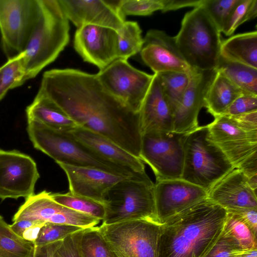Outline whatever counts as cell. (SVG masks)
I'll use <instances>...</instances> for the list:
<instances>
[{"mask_svg": "<svg viewBox=\"0 0 257 257\" xmlns=\"http://www.w3.org/2000/svg\"><path fill=\"white\" fill-rule=\"evenodd\" d=\"M39 90L78 126L105 137L140 159L139 112L108 92L95 74L71 68L49 70L43 73Z\"/></svg>", "mask_w": 257, "mask_h": 257, "instance_id": "6da1fadb", "label": "cell"}, {"mask_svg": "<svg viewBox=\"0 0 257 257\" xmlns=\"http://www.w3.org/2000/svg\"><path fill=\"white\" fill-rule=\"evenodd\" d=\"M227 212L208 198L161 224L158 257H204L219 238Z\"/></svg>", "mask_w": 257, "mask_h": 257, "instance_id": "7a4b0ae2", "label": "cell"}, {"mask_svg": "<svg viewBox=\"0 0 257 257\" xmlns=\"http://www.w3.org/2000/svg\"><path fill=\"white\" fill-rule=\"evenodd\" d=\"M27 121V130L34 147L57 163L95 168L123 177L140 173L102 156L77 140L70 132L56 130L36 121Z\"/></svg>", "mask_w": 257, "mask_h": 257, "instance_id": "3957f363", "label": "cell"}, {"mask_svg": "<svg viewBox=\"0 0 257 257\" xmlns=\"http://www.w3.org/2000/svg\"><path fill=\"white\" fill-rule=\"evenodd\" d=\"M37 18L24 52L28 80L54 61L69 43L70 26L58 0H37Z\"/></svg>", "mask_w": 257, "mask_h": 257, "instance_id": "277c9868", "label": "cell"}, {"mask_svg": "<svg viewBox=\"0 0 257 257\" xmlns=\"http://www.w3.org/2000/svg\"><path fill=\"white\" fill-rule=\"evenodd\" d=\"M174 38L191 70L216 68L220 56L221 32L203 7H195L184 15Z\"/></svg>", "mask_w": 257, "mask_h": 257, "instance_id": "5b68a950", "label": "cell"}, {"mask_svg": "<svg viewBox=\"0 0 257 257\" xmlns=\"http://www.w3.org/2000/svg\"><path fill=\"white\" fill-rule=\"evenodd\" d=\"M234 169L222 151L210 139L207 125L189 133L184 145L181 179L208 192Z\"/></svg>", "mask_w": 257, "mask_h": 257, "instance_id": "8992f818", "label": "cell"}, {"mask_svg": "<svg viewBox=\"0 0 257 257\" xmlns=\"http://www.w3.org/2000/svg\"><path fill=\"white\" fill-rule=\"evenodd\" d=\"M155 183L146 172L123 178L105 194V215L103 224L147 219L158 222L154 195Z\"/></svg>", "mask_w": 257, "mask_h": 257, "instance_id": "52a82bcc", "label": "cell"}, {"mask_svg": "<svg viewBox=\"0 0 257 257\" xmlns=\"http://www.w3.org/2000/svg\"><path fill=\"white\" fill-rule=\"evenodd\" d=\"M161 224L147 219L98 226L113 257H158Z\"/></svg>", "mask_w": 257, "mask_h": 257, "instance_id": "ba28073f", "label": "cell"}, {"mask_svg": "<svg viewBox=\"0 0 257 257\" xmlns=\"http://www.w3.org/2000/svg\"><path fill=\"white\" fill-rule=\"evenodd\" d=\"M188 134L151 131L142 134L140 159L151 167L156 181L181 179Z\"/></svg>", "mask_w": 257, "mask_h": 257, "instance_id": "9c48e42d", "label": "cell"}, {"mask_svg": "<svg viewBox=\"0 0 257 257\" xmlns=\"http://www.w3.org/2000/svg\"><path fill=\"white\" fill-rule=\"evenodd\" d=\"M95 75L108 92L136 112H139L154 76L122 59H116Z\"/></svg>", "mask_w": 257, "mask_h": 257, "instance_id": "30bf717a", "label": "cell"}, {"mask_svg": "<svg viewBox=\"0 0 257 257\" xmlns=\"http://www.w3.org/2000/svg\"><path fill=\"white\" fill-rule=\"evenodd\" d=\"M37 0H0V32L7 59L23 52L34 27Z\"/></svg>", "mask_w": 257, "mask_h": 257, "instance_id": "8fae6325", "label": "cell"}, {"mask_svg": "<svg viewBox=\"0 0 257 257\" xmlns=\"http://www.w3.org/2000/svg\"><path fill=\"white\" fill-rule=\"evenodd\" d=\"M39 177L36 163L30 156L17 150L0 149V199L33 195Z\"/></svg>", "mask_w": 257, "mask_h": 257, "instance_id": "7c38bea8", "label": "cell"}, {"mask_svg": "<svg viewBox=\"0 0 257 257\" xmlns=\"http://www.w3.org/2000/svg\"><path fill=\"white\" fill-rule=\"evenodd\" d=\"M29 220L43 223L70 224L87 228L96 226L100 220L72 210L56 201L46 190L26 198L14 215L13 221Z\"/></svg>", "mask_w": 257, "mask_h": 257, "instance_id": "4fadbf2b", "label": "cell"}, {"mask_svg": "<svg viewBox=\"0 0 257 257\" xmlns=\"http://www.w3.org/2000/svg\"><path fill=\"white\" fill-rule=\"evenodd\" d=\"M157 221L162 224L171 218L207 198L202 188L182 179L163 180L155 184Z\"/></svg>", "mask_w": 257, "mask_h": 257, "instance_id": "5bb4252c", "label": "cell"}, {"mask_svg": "<svg viewBox=\"0 0 257 257\" xmlns=\"http://www.w3.org/2000/svg\"><path fill=\"white\" fill-rule=\"evenodd\" d=\"M207 126L210 139L222 151L234 168L257 152V134L243 131L230 116H218Z\"/></svg>", "mask_w": 257, "mask_h": 257, "instance_id": "9a60e30c", "label": "cell"}, {"mask_svg": "<svg viewBox=\"0 0 257 257\" xmlns=\"http://www.w3.org/2000/svg\"><path fill=\"white\" fill-rule=\"evenodd\" d=\"M117 31L113 29L84 25L77 28L74 47L83 60L101 70L117 59Z\"/></svg>", "mask_w": 257, "mask_h": 257, "instance_id": "2e32d148", "label": "cell"}, {"mask_svg": "<svg viewBox=\"0 0 257 257\" xmlns=\"http://www.w3.org/2000/svg\"><path fill=\"white\" fill-rule=\"evenodd\" d=\"M140 52L143 62L154 74L167 72L190 73L191 70L182 56L174 37L159 30L147 32Z\"/></svg>", "mask_w": 257, "mask_h": 257, "instance_id": "e0dca14e", "label": "cell"}, {"mask_svg": "<svg viewBox=\"0 0 257 257\" xmlns=\"http://www.w3.org/2000/svg\"><path fill=\"white\" fill-rule=\"evenodd\" d=\"M217 72L216 69L191 70L187 87L174 113V132L187 134L199 126L198 114Z\"/></svg>", "mask_w": 257, "mask_h": 257, "instance_id": "ac0fdd59", "label": "cell"}, {"mask_svg": "<svg viewBox=\"0 0 257 257\" xmlns=\"http://www.w3.org/2000/svg\"><path fill=\"white\" fill-rule=\"evenodd\" d=\"M68 21L77 28L91 25L119 29L125 21L117 14L116 1L58 0Z\"/></svg>", "mask_w": 257, "mask_h": 257, "instance_id": "d6986e66", "label": "cell"}, {"mask_svg": "<svg viewBox=\"0 0 257 257\" xmlns=\"http://www.w3.org/2000/svg\"><path fill=\"white\" fill-rule=\"evenodd\" d=\"M207 198L227 211L257 209L256 192L251 188L246 176L237 168L219 181L208 192Z\"/></svg>", "mask_w": 257, "mask_h": 257, "instance_id": "ffe728a7", "label": "cell"}, {"mask_svg": "<svg viewBox=\"0 0 257 257\" xmlns=\"http://www.w3.org/2000/svg\"><path fill=\"white\" fill-rule=\"evenodd\" d=\"M57 164L67 176L69 192L103 204L107 190L125 178L95 168Z\"/></svg>", "mask_w": 257, "mask_h": 257, "instance_id": "44dd1931", "label": "cell"}, {"mask_svg": "<svg viewBox=\"0 0 257 257\" xmlns=\"http://www.w3.org/2000/svg\"><path fill=\"white\" fill-rule=\"evenodd\" d=\"M139 116L142 134L151 131H173V112L164 94L158 74H154Z\"/></svg>", "mask_w": 257, "mask_h": 257, "instance_id": "7402d4cb", "label": "cell"}, {"mask_svg": "<svg viewBox=\"0 0 257 257\" xmlns=\"http://www.w3.org/2000/svg\"><path fill=\"white\" fill-rule=\"evenodd\" d=\"M69 132L77 140L105 158L137 173L146 172L144 162L140 159L105 137L78 126Z\"/></svg>", "mask_w": 257, "mask_h": 257, "instance_id": "603a6c76", "label": "cell"}, {"mask_svg": "<svg viewBox=\"0 0 257 257\" xmlns=\"http://www.w3.org/2000/svg\"><path fill=\"white\" fill-rule=\"evenodd\" d=\"M27 120H33L51 128L71 131L77 125L56 103L38 90L33 102L26 109Z\"/></svg>", "mask_w": 257, "mask_h": 257, "instance_id": "cb8c5ba5", "label": "cell"}, {"mask_svg": "<svg viewBox=\"0 0 257 257\" xmlns=\"http://www.w3.org/2000/svg\"><path fill=\"white\" fill-rule=\"evenodd\" d=\"M217 71L207 92L204 106L214 118L222 115L237 98L243 94H249L237 87L221 73Z\"/></svg>", "mask_w": 257, "mask_h": 257, "instance_id": "d4e9b609", "label": "cell"}, {"mask_svg": "<svg viewBox=\"0 0 257 257\" xmlns=\"http://www.w3.org/2000/svg\"><path fill=\"white\" fill-rule=\"evenodd\" d=\"M220 56L257 69V32L237 34L222 41Z\"/></svg>", "mask_w": 257, "mask_h": 257, "instance_id": "484cf974", "label": "cell"}, {"mask_svg": "<svg viewBox=\"0 0 257 257\" xmlns=\"http://www.w3.org/2000/svg\"><path fill=\"white\" fill-rule=\"evenodd\" d=\"M216 69L244 92L257 95V69L220 56Z\"/></svg>", "mask_w": 257, "mask_h": 257, "instance_id": "4316f807", "label": "cell"}, {"mask_svg": "<svg viewBox=\"0 0 257 257\" xmlns=\"http://www.w3.org/2000/svg\"><path fill=\"white\" fill-rule=\"evenodd\" d=\"M35 246L16 234L0 215V257H31Z\"/></svg>", "mask_w": 257, "mask_h": 257, "instance_id": "83f0119b", "label": "cell"}, {"mask_svg": "<svg viewBox=\"0 0 257 257\" xmlns=\"http://www.w3.org/2000/svg\"><path fill=\"white\" fill-rule=\"evenodd\" d=\"M117 31V59L127 60L140 52L144 40L136 22L125 21Z\"/></svg>", "mask_w": 257, "mask_h": 257, "instance_id": "f1b7e54d", "label": "cell"}, {"mask_svg": "<svg viewBox=\"0 0 257 257\" xmlns=\"http://www.w3.org/2000/svg\"><path fill=\"white\" fill-rule=\"evenodd\" d=\"M190 73L167 72L158 73L162 90L173 114L178 107L190 78Z\"/></svg>", "mask_w": 257, "mask_h": 257, "instance_id": "f546056e", "label": "cell"}, {"mask_svg": "<svg viewBox=\"0 0 257 257\" xmlns=\"http://www.w3.org/2000/svg\"><path fill=\"white\" fill-rule=\"evenodd\" d=\"M52 198L58 203L72 210L90 215L103 220L105 215V208L103 203L96 200L67 193H52Z\"/></svg>", "mask_w": 257, "mask_h": 257, "instance_id": "4dcf8cb0", "label": "cell"}, {"mask_svg": "<svg viewBox=\"0 0 257 257\" xmlns=\"http://www.w3.org/2000/svg\"><path fill=\"white\" fill-rule=\"evenodd\" d=\"M80 246L82 257H113L111 250L97 226L82 230Z\"/></svg>", "mask_w": 257, "mask_h": 257, "instance_id": "1f68e13d", "label": "cell"}, {"mask_svg": "<svg viewBox=\"0 0 257 257\" xmlns=\"http://www.w3.org/2000/svg\"><path fill=\"white\" fill-rule=\"evenodd\" d=\"M25 54L23 51L9 58L0 67L2 82L5 90H10L23 85L28 80L26 69Z\"/></svg>", "mask_w": 257, "mask_h": 257, "instance_id": "d6a6232c", "label": "cell"}, {"mask_svg": "<svg viewBox=\"0 0 257 257\" xmlns=\"http://www.w3.org/2000/svg\"><path fill=\"white\" fill-rule=\"evenodd\" d=\"M222 231L242 249L257 248V235L236 215L227 212Z\"/></svg>", "mask_w": 257, "mask_h": 257, "instance_id": "836d02e7", "label": "cell"}, {"mask_svg": "<svg viewBox=\"0 0 257 257\" xmlns=\"http://www.w3.org/2000/svg\"><path fill=\"white\" fill-rule=\"evenodd\" d=\"M257 16V0H238L230 13L221 32L231 35L240 25Z\"/></svg>", "mask_w": 257, "mask_h": 257, "instance_id": "e575fe53", "label": "cell"}, {"mask_svg": "<svg viewBox=\"0 0 257 257\" xmlns=\"http://www.w3.org/2000/svg\"><path fill=\"white\" fill-rule=\"evenodd\" d=\"M165 3V0H119L117 1L116 10L125 20L127 16H146L157 11H163Z\"/></svg>", "mask_w": 257, "mask_h": 257, "instance_id": "d590c367", "label": "cell"}, {"mask_svg": "<svg viewBox=\"0 0 257 257\" xmlns=\"http://www.w3.org/2000/svg\"><path fill=\"white\" fill-rule=\"evenodd\" d=\"M83 229L73 225L47 222L41 228L34 244L39 246L62 240L67 236Z\"/></svg>", "mask_w": 257, "mask_h": 257, "instance_id": "8d00e7d4", "label": "cell"}, {"mask_svg": "<svg viewBox=\"0 0 257 257\" xmlns=\"http://www.w3.org/2000/svg\"><path fill=\"white\" fill-rule=\"evenodd\" d=\"M238 0H204L202 5L221 33L230 13Z\"/></svg>", "mask_w": 257, "mask_h": 257, "instance_id": "74e56055", "label": "cell"}, {"mask_svg": "<svg viewBox=\"0 0 257 257\" xmlns=\"http://www.w3.org/2000/svg\"><path fill=\"white\" fill-rule=\"evenodd\" d=\"M243 250L222 231L216 243L204 257H239Z\"/></svg>", "mask_w": 257, "mask_h": 257, "instance_id": "f35d334b", "label": "cell"}, {"mask_svg": "<svg viewBox=\"0 0 257 257\" xmlns=\"http://www.w3.org/2000/svg\"><path fill=\"white\" fill-rule=\"evenodd\" d=\"M83 229L72 233L62 240L55 251L54 257H82L80 241Z\"/></svg>", "mask_w": 257, "mask_h": 257, "instance_id": "ab89813d", "label": "cell"}, {"mask_svg": "<svg viewBox=\"0 0 257 257\" xmlns=\"http://www.w3.org/2000/svg\"><path fill=\"white\" fill-rule=\"evenodd\" d=\"M255 110L257 95L243 94L234 100L223 115L232 116Z\"/></svg>", "mask_w": 257, "mask_h": 257, "instance_id": "60d3db41", "label": "cell"}, {"mask_svg": "<svg viewBox=\"0 0 257 257\" xmlns=\"http://www.w3.org/2000/svg\"><path fill=\"white\" fill-rule=\"evenodd\" d=\"M230 117L243 131L248 134H257V110Z\"/></svg>", "mask_w": 257, "mask_h": 257, "instance_id": "b9f144b4", "label": "cell"}, {"mask_svg": "<svg viewBox=\"0 0 257 257\" xmlns=\"http://www.w3.org/2000/svg\"><path fill=\"white\" fill-rule=\"evenodd\" d=\"M227 212L236 215L257 235V209L243 208L228 210Z\"/></svg>", "mask_w": 257, "mask_h": 257, "instance_id": "7bdbcfd3", "label": "cell"}, {"mask_svg": "<svg viewBox=\"0 0 257 257\" xmlns=\"http://www.w3.org/2000/svg\"><path fill=\"white\" fill-rule=\"evenodd\" d=\"M204 0H165L163 12L174 11L183 8L201 6Z\"/></svg>", "mask_w": 257, "mask_h": 257, "instance_id": "ee69618b", "label": "cell"}, {"mask_svg": "<svg viewBox=\"0 0 257 257\" xmlns=\"http://www.w3.org/2000/svg\"><path fill=\"white\" fill-rule=\"evenodd\" d=\"M247 178L257 175V152L246 159L237 168Z\"/></svg>", "mask_w": 257, "mask_h": 257, "instance_id": "f6af8a7d", "label": "cell"}, {"mask_svg": "<svg viewBox=\"0 0 257 257\" xmlns=\"http://www.w3.org/2000/svg\"><path fill=\"white\" fill-rule=\"evenodd\" d=\"M62 240L43 246H35L31 257H54V253Z\"/></svg>", "mask_w": 257, "mask_h": 257, "instance_id": "bcb514c9", "label": "cell"}, {"mask_svg": "<svg viewBox=\"0 0 257 257\" xmlns=\"http://www.w3.org/2000/svg\"><path fill=\"white\" fill-rule=\"evenodd\" d=\"M44 224L45 223L36 221L34 224L24 231L22 237L25 240L34 242L38 236L41 228Z\"/></svg>", "mask_w": 257, "mask_h": 257, "instance_id": "7dc6e473", "label": "cell"}, {"mask_svg": "<svg viewBox=\"0 0 257 257\" xmlns=\"http://www.w3.org/2000/svg\"><path fill=\"white\" fill-rule=\"evenodd\" d=\"M239 257H257V248L244 249Z\"/></svg>", "mask_w": 257, "mask_h": 257, "instance_id": "c3c4849f", "label": "cell"}, {"mask_svg": "<svg viewBox=\"0 0 257 257\" xmlns=\"http://www.w3.org/2000/svg\"><path fill=\"white\" fill-rule=\"evenodd\" d=\"M247 182L251 188L254 191H256L257 175H255L249 178H247Z\"/></svg>", "mask_w": 257, "mask_h": 257, "instance_id": "681fc988", "label": "cell"}, {"mask_svg": "<svg viewBox=\"0 0 257 257\" xmlns=\"http://www.w3.org/2000/svg\"><path fill=\"white\" fill-rule=\"evenodd\" d=\"M7 93V92L4 89L2 84L1 75L0 72V100L4 98V97L5 96Z\"/></svg>", "mask_w": 257, "mask_h": 257, "instance_id": "f907efd6", "label": "cell"}]
</instances>
